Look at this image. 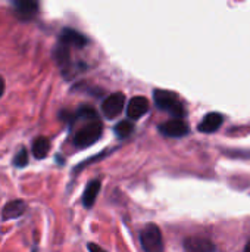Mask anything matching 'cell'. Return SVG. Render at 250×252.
I'll list each match as a JSON object with an SVG mask.
<instances>
[{"label":"cell","mask_w":250,"mask_h":252,"mask_svg":"<svg viewBox=\"0 0 250 252\" xmlns=\"http://www.w3.org/2000/svg\"><path fill=\"white\" fill-rule=\"evenodd\" d=\"M149 111V102L143 96H136L130 100L128 108H127V115L131 120H139L141 118L146 112Z\"/></svg>","instance_id":"cell-8"},{"label":"cell","mask_w":250,"mask_h":252,"mask_svg":"<svg viewBox=\"0 0 250 252\" xmlns=\"http://www.w3.org/2000/svg\"><path fill=\"white\" fill-rule=\"evenodd\" d=\"M25 210H27V204L22 199H13L3 207L1 216L4 220H13L21 217L25 213Z\"/></svg>","instance_id":"cell-10"},{"label":"cell","mask_w":250,"mask_h":252,"mask_svg":"<svg viewBox=\"0 0 250 252\" xmlns=\"http://www.w3.org/2000/svg\"><path fill=\"white\" fill-rule=\"evenodd\" d=\"M133 130H134V127H133V124L130 123V121H121L116 127H115V133H116V136H119V137H128L131 133H133Z\"/></svg>","instance_id":"cell-16"},{"label":"cell","mask_w":250,"mask_h":252,"mask_svg":"<svg viewBox=\"0 0 250 252\" xmlns=\"http://www.w3.org/2000/svg\"><path fill=\"white\" fill-rule=\"evenodd\" d=\"M59 43H62L68 47H71V46L72 47H84L87 44V38L81 32H78L72 28H65L60 32Z\"/></svg>","instance_id":"cell-7"},{"label":"cell","mask_w":250,"mask_h":252,"mask_svg":"<svg viewBox=\"0 0 250 252\" xmlns=\"http://www.w3.org/2000/svg\"><path fill=\"white\" fill-rule=\"evenodd\" d=\"M31 151H32L34 158H37V159L46 158L47 154H49V151H50V142H49V139L47 137H43V136L34 139Z\"/></svg>","instance_id":"cell-13"},{"label":"cell","mask_w":250,"mask_h":252,"mask_svg":"<svg viewBox=\"0 0 250 252\" xmlns=\"http://www.w3.org/2000/svg\"><path fill=\"white\" fill-rule=\"evenodd\" d=\"M184 250L186 252H215V245L206 238L193 236L184 241Z\"/></svg>","instance_id":"cell-6"},{"label":"cell","mask_w":250,"mask_h":252,"mask_svg":"<svg viewBox=\"0 0 250 252\" xmlns=\"http://www.w3.org/2000/svg\"><path fill=\"white\" fill-rule=\"evenodd\" d=\"M103 133V126L100 121H91L77 131L74 136V145L77 148H88L100 139Z\"/></svg>","instance_id":"cell-2"},{"label":"cell","mask_w":250,"mask_h":252,"mask_svg":"<svg viewBox=\"0 0 250 252\" xmlns=\"http://www.w3.org/2000/svg\"><path fill=\"white\" fill-rule=\"evenodd\" d=\"M100 186H102L100 180H93V182H90L87 185V188L84 190V195H83L84 207H87V208L93 207V204H94V201H96V198H97V195L100 192Z\"/></svg>","instance_id":"cell-12"},{"label":"cell","mask_w":250,"mask_h":252,"mask_svg":"<svg viewBox=\"0 0 250 252\" xmlns=\"http://www.w3.org/2000/svg\"><path fill=\"white\" fill-rule=\"evenodd\" d=\"M222 123H224V117L221 114L211 112L199 124V131H202V133H214L222 126Z\"/></svg>","instance_id":"cell-11"},{"label":"cell","mask_w":250,"mask_h":252,"mask_svg":"<svg viewBox=\"0 0 250 252\" xmlns=\"http://www.w3.org/2000/svg\"><path fill=\"white\" fill-rule=\"evenodd\" d=\"M88 251L90 252H105L100 247L94 245V244H88Z\"/></svg>","instance_id":"cell-18"},{"label":"cell","mask_w":250,"mask_h":252,"mask_svg":"<svg viewBox=\"0 0 250 252\" xmlns=\"http://www.w3.org/2000/svg\"><path fill=\"white\" fill-rule=\"evenodd\" d=\"M153 97H155V103L159 109L169 112L175 120H183V117L186 115L184 106L180 102V99L177 97L175 93L169 92V90H155L153 92Z\"/></svg>","instance_id":"cell-1"},{"label":"cell","mask_w":250,"mask_h":252,"mask_svg":"<svg viewBox=\"0 0 250 252\" xmlns=\"http://www.w3.org/2000/svg\"><path fill=\"white\" fill-rule=\"evenodd\" d=\"M124 103H125V96L122 93H112L111 96H108L103 103H102V112L106 118L113 120L116 118L122 109H124Z\"/></svg>","instance_id":"cell-4"},{"label":"cell","mask_w":250,"mask_h":252,"mask_svg":"<svg viewBox=\"0 0 250 252\" xmlns=\"http://www.w3.org/2000/svg\"><path fill=\"white\" fill-rule=\"evenodd\" d=\"M75 118H83V120H90V121H99V115L97 112L91 108V106H81L75 114H74Z\"/></svg>","instance_id":"cell-15"},{"label":"cell","mask_w":250,"mask_h":252,"mask_svg":"<svg viewBox=\"0 0 250 252\" xmlns=\"http://www.w3.org/2000/svg\"><path fill=\"white\" fill-rule=\"evenodd\" d=\"M245 252H250V242L246 245V248H245Z\"/></svg>","instance_id":"cell-20"},{"label":"cell","mask_w":250,"mask_h":252,"mask_svg":"<svg viewBox=\"0 0 250 252\" xmlns=\"http://www.w3.org/2000/svg\"><path fill=\"white\" fill-rule=\"evenodd\" d=\"M13 165L15 167H18V168H22V167H25L27 164H28V154H27V149L25 148H21L18 152H16V155L13 157Z\"/></svg>","instance_id":"cell-17"},{"label":"cell","mask_w":250,"mask_h":252,"mask_svg":"<svg viewBox=\"0 0 250 252\" xmlns=\"http://www.w3.org/2000/svg\"><path fill=\"white\" fill-rule=\"evenodd\" d=\"M159 130L162 134L168 137H181L189 133V126L186 124L184 120H169L164 124L159 126Z\"/></svg>","instance_id":"cell-5"},{"label":"cell","mask_w":250,"mask_h":252,"mask_svg":"<svg viewBox=\"0 0 250 252\" xmlns=\"http://www.w3.org/2000/svg\"><path fill=\"white\" fill-rule=\"evenodd\" d=\"M3 92H4V80H3V77L0 75V97H1V94H3Z\"/></svg>","instance_id":"cell-19"},{"label":"cell","mask_w":250,"mask_h":252,"mask_svg":"<svg viewBox=\"0 0 250 252\" xmlns=\"http://www.w3.org/2000/svg\"><path fill=\"white\" fill-rule=\"evenodd\" d=\"M141 247L146 252H164V242L161 230L156 224L149 223L140 233Z\"/></svg>","instance_id":"cell-3"},{"label":"cell","mask_w":250,"mask_h":252,"mask_svg":"<svg viewBox=\"0 0 250 252\" xmlns=\"http://www.w3.org/2000/svg\"><path fill=\"white\" fill-rule=\"evenodd\" d=\"M55 59H56V62L63 69H66L68 65H69V59H71V56H69V47L65 46V44H62V43H59L56 46V49H55Z\"/></svg>","instance_id":"cell-14"},{"label":"cell","mask_w":250,"mask_h":252,"mask_svg":"<svg viewBox=\"0 0 250 252\" xmlns=\"http://www.w3.org/2000/svg\"><path fill=\"white\" fill-rule=\"evenodd\" d=\"M12 4L15 7V12L22 19H31L38 12V3L37 1H31V0H16Z\"/></svg>","instance_id":"cell-9"}]
</instances>
